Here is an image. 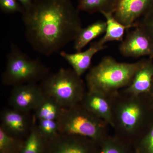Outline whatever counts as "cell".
<instances>
[{
    "instance_id": "cell-20",
    "label": "cell",
    "mask_w": 153,
    "mask_h": 153,
    "mask_svg": "<svg viewBox=\"0 0 153 153\" xmlns=\"http://www.w3.org/2000/svg\"><path fill=\"white\" fill-rule=\"evenodd\" d=\"M24 140L11 136L0 128V153H20Z\"/></svg>"
},
{
    "instance_id": "cell-6",
    "label": "cell",
    "mask_w": 153,
    "mask_h": 153,
    "mask_svg": "<svg viewBox=\"0 0 153 153\" xmlns=\"http://www.w3.org/2000/svg\"><path fill=\"white\" fill-rule=\"evenodd\" d=\"M44 93L64 108L81 102L87 91L81 76L72 69L61 68L48 75L40 84Z\"/></svg>"
},
{
    "instance_id": "cell-15",
    "label": "cell",
    "mask_w": 153,
    "mask_h": 153,
    "mask_svg": "<svg viewBox=\"0 0 153 153\" xmlns=\"http://www.w3.org/2000/svg\"><path fill=\"white\" fill-rule=\"evenodd\" d=\"M106 28V22L101 21H97L86 27L82 28L74 40V49L76 52L82 51L91 41L105 33Z\"/></svg>"
},
{
    "instance_id": "cell-2",
    "label": "cell",
    "mask_w": 153,
    "mask_h": 153,
    "mask_svg": "<svg viewBox=\"0 0 153 153\" xmlns=\"http://www.w3.org/2000/svg\"><path fill=\"white\" fill-rule=\"evenodd\" d=\"M108 97L111 127L116 136L129 144L137 142L153 122V101L149 94L132 95L120 90Z\"/></svg>"
},
{
    "instance_id": "cell-12",
    "label": "cell",
    "mask_w": 153,
    "mask_h": 153,
    "mask_svg": "<svg viewBox=\"0 0 153 153\" xmlns=\"http://www.w3.org/2000/svg\"><path fill=\"white\" fill-rule=\"evenodd\" d=\"M80 103L88 111L111 126L112 112L108 96L98 91L87 90Z\"/></svg>"
},
{
    "instance_id": "cell-22",
    "label": "cell",
    "mask_w": 153,
    "mask_h": 153,
    "mask_svg": "<svg viewBox=\"0 0 153 153\" xmlns=\"http://www.w3.org/2000/svg\"><path fill=\"white\" fill-rule=\"evenodd\" d=\"M36 122L39 131L47 141L60 134L57 121L41 120Z\"/></svg>"
},
{
    "instance_id": "cell-16",
    "label": "cell",
    "mask_w": 153,
    "mask_h": 153,
    "mask_svg": "<svg viewBox=\"0 0 153 153\" xmlns=\"http://www.w3.org/2000/svg\"><path fill=\"white\" fill-rule=\"evenodd\" d=\"M64 108L55 100L45 94L42 101L34 111L33 115L36 120H48L57 121Z\"/></svg>"
},
{
    "instance_id": "cell-24",
    "label": "cell",
    "mask_w": 153,
    "mask_h": 153,
    "mask_svg": "<svg viewBox=\"0 0 153 153\" xmlns=\"http://www.w3.org/2000/svg\"><path fill=\"white\" fill-rule=\"evenodd\" d=\"M0 9L4 13L14 14L24 13L25 9L17 0H0Z\"/></svg>"
},
{
    "instance_id": "cell-9",
    "label": "cell",
    "mask_w": 153,
    "mask_h": 153,
    "mask_svg": "<svg viewBox=\"0 0 153 153\" xmlns=\"http://www.w3.org/2000/svg\"><path fill=\"white\" fill-rule=\"evenodd\" d=\"M128 34L120 45V52L126 57L137 58L147 56L153 59V42L138 25Z\"/></svg>"
},
{
    "instance_id": "cell-18",
    "label": "cell",
    "mask_w": 153,
    "mask_h": 153,
    "mask_svg": "<svg viewBox=\"0 0 153 153\" xmlns=\"http://www.w3.org/2000/svg\"><path fill=\"white\" fill-rule=\"evenodd\" d=\"M33 123L20 153H44L47 144V140L41 135L37 126V122L33 115Z\"/></svg>"
},
{
    "instance_id": "cell-17",
    "label": "cell",
    "mask_w": 153,
    "mask_h": 153,
    "mask_svg": "<svg viewBox=\"0 0 153 153\" xmlns=\"http://www.w3.org/2000/svg\"><path fill=\"white\" fill-rule=\"evenodd\" d=\"M101 13L105 19L106 28L104 36L99 40L102 45L110 41H122L126 29L130 27L121 24L114 18L112 13L102 12Z\"/></svg>"
},
{
    "instance_id": "cell-3",
    "label": "cell",
    "mask_w": 153,
    "mask_h": 153,
    "mask_svg": "<svg viewBox=\"0 0 153 153\" xmlns=\"http://www.w3.org/2000/svg\"><path fill=\"white\" fill-rule=\"evenodd\" d=\"M146 59L128 63L117 62L109 56L104 57L86 75L87 90L98 91L108 97L112 95L131 84Z\"/></svg>"
},
{
    "instance_id": "cell-8",
    "label": "cell",
    "mask_w": 153,
    "mask_h": 153,
    "mask_svg": "<svg viewBox=\"0 0 153 153\" xmlns=\"http://www.w3.org/2000/svg\"><path fill=\"white\" fill-rule=\"evenodd\" d=\"M41 85L37 83L22 84L13 87L9 102L12 108L22 112L34 111L44 98Z\"/></svg>"
},
{
    "instance_id": "cell-11",
    "label": "cell",
    "mask_w": 153,
    "mask_h": 153,
    "mask_svg": "<svg viewBox=\"0 0 153 153\" xmlns=\"http://www.w3.org/2000/svg\"><path fill=\"white\" fill-rule=\"evenodd\" d=\"M33 120L30 112L6 108L1 113L0 128L11 136L23 140L30 133Z\"/></svg>"
},
{
    "instance_id": "cell-19",
    "label": "cell",
    "mask_w": 153,
    "mask_h": 153,
    "mask_svg": "<svg viewBox=\"0 0 153 153\" xmlns=\"http://www.w3.org/2000/svg\"><path fill=\"white\" fill-rule=\"evenodd\" d=\"M117 0H78L77 8L89 14L113 13Z\"/></svg>"
},
{
    "instance_id": "cell-4",
    "label": "cell",
    "mask_w": 153,
    "mask_h": 153,
    "mask_svg": "<svg viewBox=\"0 0 153 153\" xmlns=\"http://www.w3.org/2000/svg\"><path fill=\"white\" fill-rule=\"evenodd\" d=\"M57 122L60 134L86 137L99 144L108 137L110 126L80 102L64 108Z\"/></svg>"
},
{
    "instance_id": "cell-25",
    "label": "cell",
    "mask_w": 153,
    "mask_h": 153,
    "mask_svg": "<svg viewBox=\"0 0 153 153\" xmlns=\"http://www.w3.org/2000/svg\"><path fill=\"white\" fill-rule=\"evenodd\" d=\"M138 25L144 30L153 42V9L141 18Z\"/></svg>"
},
{
    "instance_id": "cell-26",
    "label": "cell",
    "mask_w": 153,
    "mask_h": 153,
    "mask_svg": "<svg viewBox=\"0 0 153 153\" xmlns=\"http://www.w3.org/2000/svg\"><path fill=\"white\" fill-rule=\"evenodd\" d=\"M23 6L25 10L29 8L33 4L35 0H17Z\"/></svg>"
},
{
    "instance_id": "cell-23",
    "label": "cell",
    "mask_w": 153,
    "mask_h": 153,
    "mask_svg": "<svg viewBox=\"0 0 153 153\" xmlns=\"http://www.w3.org/2000/svg\"><path fill=\"white\" fill-rule=\"evenodd\" d=\"M136 149L141 153H153V122L137 142Z\"/></svg>"
},
{
    "instance_id": "cell-14",
    "label": "cell",
    "mask_w": 153,
    "mask_h": 153,
    "mask_svg": "<svg viewBox=\"0 0 153 153\" xmlns=\"http://www.w3.org/2000/svg\"><path fill=\"white\" fill-rule=\"evenodd\" d=\"M153 82V60L149 58L137 71L131 84L121 90L132 95L149 94Z\"/></svg>"
},
{
    "instance_id": "cell-10",
    "label": "cell",
    "mask_w": 153,
    "mask_h": 153,
    "mask_svg": "<svg viewBox=\"0 0 153 153\" xmlns=\"http://www.w3.org/2000/svg\"><path fill=\"white\" fill-rule=\"evenodd\" d=\"M153 9V0H117L113 14L121 24L131 28Z\"/></svg>"
},
{
    "instance_id": "cell-7",
    "label": "cell",
    "mask_w": 153,
    "mask_h": 153,
    "mask_svg": "<svg viewBox=\"0 0 153 153\" xmlns=\"http://www.w3.org/2000/svg\"><path fill=\"white\" fill-rule=\"evenodd\" d=\"M100 145L86 137L60 133L47 141L44 153H100Z\"/></svg>"
},
{
    "instance_id": "cell-13",
    "label": "cell",
    "mask_w": 153,
    "mask_h": 153,
    "mask_svg": "<svg viewBox=\"0 0 153 153\" xmlns=\"http://www.w3.org/2000/svg\"><path fill=\"white\" fill-rule=\"evenodd\" d=\"M105 47L106 46L102 45L98 41L92 43L85 51L75 53L62 51L60 54L71 65L72 69L76 74L81 76L90 67L94 56Z\"/></svg>"
},
{
    "instance_id": "cell-1",
    "label": "cell",
    "mask_w": 153,
    "mask_h": 153,
    "mask_svg": "<svg viewBox=\"0 0 153 153\" xmlns=\"http://www.w3.org/2000/svg\"><path fill=\"white\" fill-rule=\"evenodd\" d=\"M79 11L71 0H35L22 14L26 38L36 52L55 54L82 29Z\"/></svg>"
},
{
    "instance_id": "cell-28",
    "label": "cell",
    "mask_w": 153,
    "mask_h": 153,
    "mask_svg": "<svg viewBox=\"0 0 153 153\" xmlns=\"http://www.w3.org/2000/svg\"><path fill=\"white\" fill-rule=\"evenodd\" d=\"M134 153H141L138 150L136 149L135 152Z\"/></svg>"
},
{
    "instance_id": "cell-21",
    "label": "cell",
    "mask_w": 153,
    "mask_h": 153,
    "mask_svg": "<svg viewBox=\"0 0 153 153\" xmlns=\"http://www.w3.org/2000/svg\"><path fill=\"white\" fill-rule=\"evenodd\" d=\"M129 143L115 135L108 137L100 144V153H129Z\"/></svg>"
},
{
    "instance_id": "cell-27",
    "label": "cell",
    "mask_w": 153,
    "mask_h": 153,
    "mask_svg": "<svg viewBox=\"0 0 153 153\" xmlns=\"http://www.w3.org/2000/svg\"><path fill=\"white\" fill-rule=\"evenodd\" d=\"M152 100L153 101V82L152 83V88H151L150 92L149 94Z\"/></svg>"
},
{
    "instance_id": "cell-5",
    "label": "cell",
    "mask_w": 153,
    "mask_h": 153,
    "mask_svg": "<svg viewBox=\"0 0 153 153\" xmlns=\"http://www.w3.org/2000/svg\"><path fill=\"white\" fill-rule=\"evenodd\" d=\"M49 74V68L38 59H33L12 44L7 57L2 82L13 87L42 81Z\"/></svg>"
}]
</instances>
